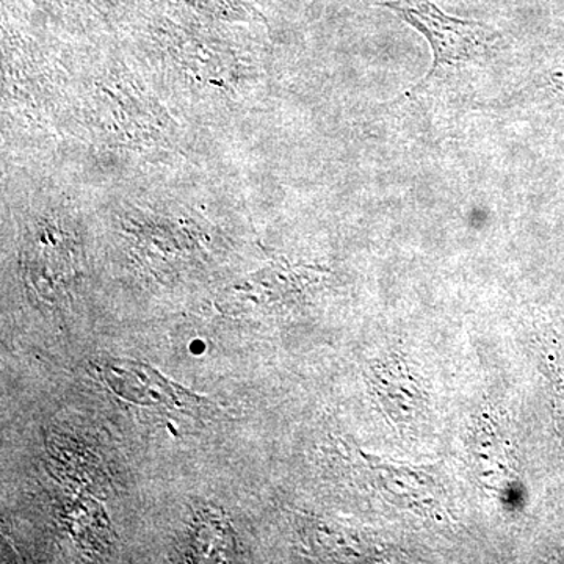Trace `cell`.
I'll use <instances>...</instances> for the list:
<instances>
[{
	"label": "cell",
	"instance_id": "cell-2",
	"mask_svg": "<svg viewBox=\"0 0 564 564\" xmlns=\"http://www.w3.org/2000/svg\"><path fill=\"white\" fill-rule=\"evenodd\" d=\"M552 80H554L556 88H558V90H562L564 93V61H563V65L560 66V68L555 70L554 79H552Z\"/></svg>",
	"mask_w": 564,
	"mask_h": 564
},
{
	"label": "cell",
	"instance_id": "cell-1",
	"mask_svg": "<svg viewBox=\"0 0 564 564\" xmlns=\"http://www.w3.org/2000/svg\"><path fill=\"white\" fill-rule=\"evenodd\" d=\"M380 6L421 33L432 50V68L408 90V99L422 93L441 69L485 63L503 44V36L492 25L452 17L433 0H384Z\"/></svg>",
	"mask_w": 564,
	"mask_h": 564
}]
</instances>
